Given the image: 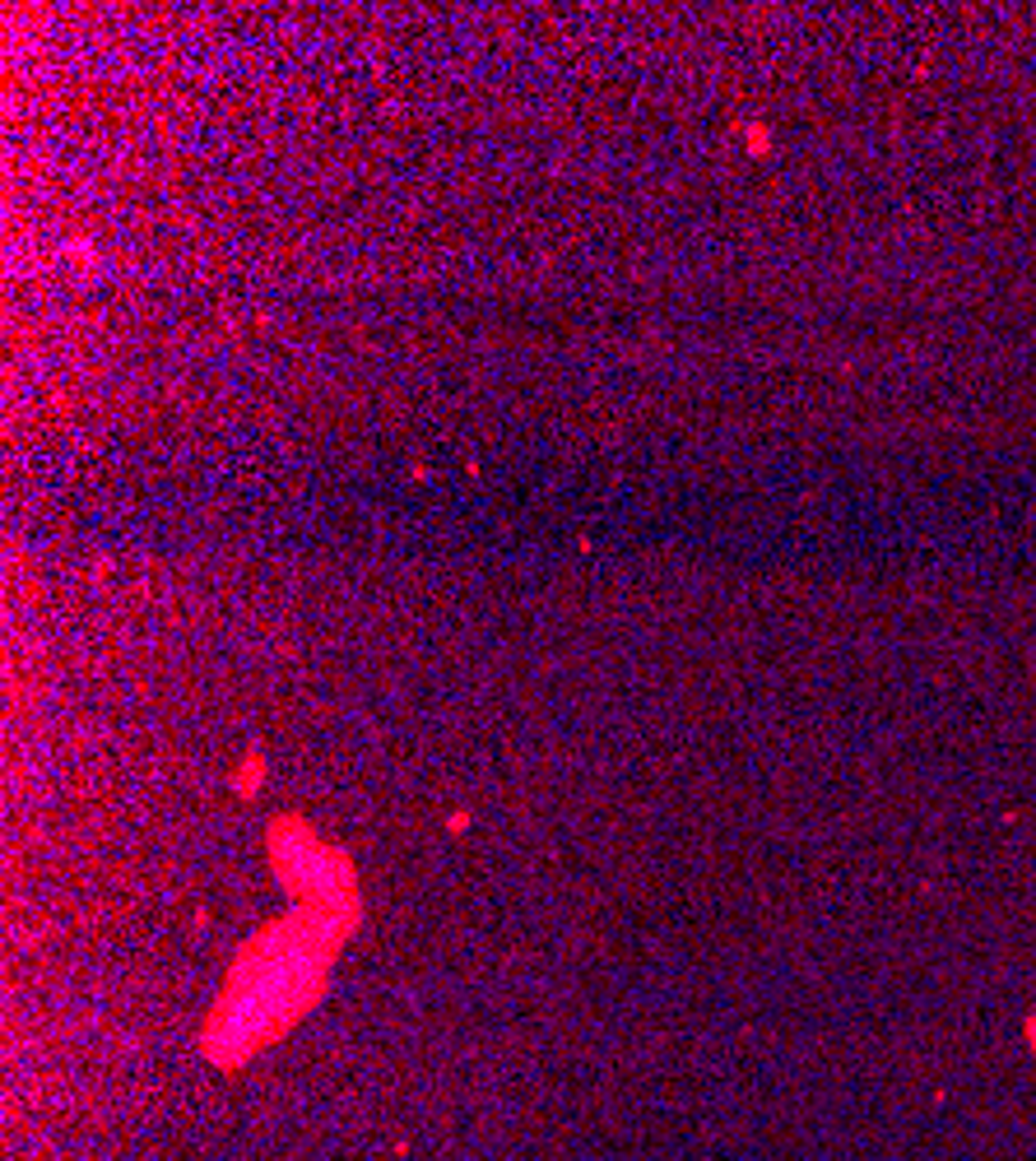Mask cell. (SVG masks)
Returning a JSON list of instances; mask_svg holds the SVG:
<instances>
[{
	"mask_svg": "<svg viewBox=\"0 0 1036 1161\" xmlns=\"http://www.w3.org/2000/svg\"><path fill=\"white\" fill-rule=\"evenodd\" d=\"M265 753H247L242 763H237V772H232V790H237V799H252L261 785H265Z\"/></svg>",
	"mask_w": 1036,
	"mask_h": 1161,
	"instance_id": "cell-3",
	"label": "cell"
},
{
	"mask_svg": "<svg viewBox=\"0 0 1036 1161\" xmlns=\"http://www.w3.org/2000/svg\"><path fill=\"white\" fill-rule=\"evenodd\" d=\"M270 864L274 878L298 906H321V910H353L363 906L358 897V873L353 860L331 846V841L316 836V827L298 813H279L270 822Z\"/></svg>",
	"mask_w": 1036,
	"mask_h": 1161,
	"instance_id": "cell-2",
	"label": "cell"
},
{
	"mask_svg": "<svg viewBox=\"0 0 1036 1161\" xmlns=\"http://www.w3.org/2000/svg\"><path fill=\"white\" fill-rule=\"evenodd\" d=\"M744 149H748L753 158L772 153V131H767L763 122H748V126H744Z\"/></svg>",
	"mask_w": 1036,
	"mask_h": 1161,
	"instance_id": "cell-4",
	"label": "cell"
},
{
	"mask_svg": "<svg viewBox=\"0 0 1036 1161\" xmlns=\"http://www.w3.org/2000/svg\"><path fill=\"white\" fill-rule=\"evenodd\" d=\"M358 925H363V906H298L293 915H279L256 930L237 948L228 985L210 1008L205 1055L223 1068H237L274 1036H284L321 999L335 952Z\"/></svg>",
	"mask_w": 1036,
	"mask_h": 1161,
	"instance_id": "cell-1",
	"label": "cell"
},
{
	"mask_svg": "<svg viewBox=\"0 0 1036 1161\" xmlns=\"http://www.w3.org/2000/svg\"><path fill=\"white\" fill-rule=\"evenodd\" d=\"M447 827H451V831H465V827H469V813H451V822H447Z\"/></svg>",
	"mask_w": 1036,
	"mask_h": 1161,
	"instance_id": "cell-5",
	"label": "cell"
}]
</instances>
